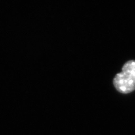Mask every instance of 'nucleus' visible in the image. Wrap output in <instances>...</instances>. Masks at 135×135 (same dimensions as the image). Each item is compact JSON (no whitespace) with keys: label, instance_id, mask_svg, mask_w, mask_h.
I'll return each mask as SVG.
<instances>
[{"label":"nucleus","instance_id":"f257e3e1","mask_svg":"<svg viewBox=\"0 0 135 135\" xmlns=\"http://www.w3.org/2000/svg\"><path fill=\"white\" fill-rule=\"evenodd\" d=\"M113 84L122 94H129L135 90V60L125 63L121 72L115 76Z\"/></svg>","mask_w":135,"mask_h":135}]
</instances>
